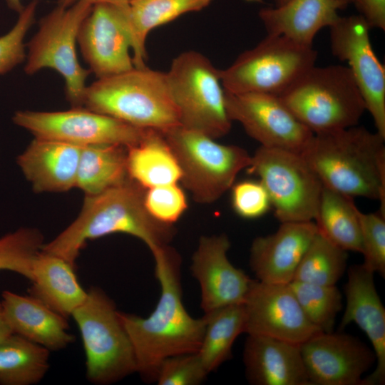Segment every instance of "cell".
I'll list each match as a JSON object with an SVG mask.
<instances>
[{"instance_id":"cell-29","label":"cell","mask_w":385,"mask_h":385,"mask_svg":"<svg viewBox=\"0 0 385 385\" xmlns=\"http://www.w3.org/2000/svg\"><path fill=\"white\" fill-rule=\"evenodd\" d=\"M357 208L353 197L323 186L314 218L318 233L346 252L361 253Z\"/></svg>"},{"instance_id":"cell-27","label":"cell","mask_w":385,"mask_h":385,"mask_svg":"<svg viewBox=\"0 0 385 385\" xmlns=\"http://www.w3.org/2000/svg\"><path fill=\"white\" fill-rule=\"evenodd\" d=\"M212 0H129L128 19L133 40V61L145 67V41L150 31L189 12L207 7Z\"/></svg>"},{"instance_id":"cell-23","label":"cell","mask_w":385,"mask_h":385,"mask_svg":"<svg viewBox=\"0 0 385 385\" xmlns=\"http://www.w3.org/2000/svg\"><path fill=\"white\" fill-rule=\"evenodd\" d=\"M1 302L12 333L49 351L65 349L73 342L74 335L68 332L67 318L31 294L4 291Z\"/></svg>"},{"instance_id":"cell-2","label":"cell","mask_w":385,"mask_h":385,"mask_svg":"<svg viewBox=\"0 0 385 385\" xmlns=\"http://www.w3.org/2000/svg\"><path fill=\"white\" fill-rule=\"evenodd\" d=\"M145 189L130 178L93 195H86L80 213L41 250L58 255L73 265L87 241L114 233L142 240L153 251L169 244L175 234L173 225L155 219L144 204Z\"/></svg>"},{"instance_id":"cell-31","label":"cell","mask_w":385,"mask_h":385,"mask_svg":"<svg viewBox=\"0 0 385 385\" xmlns=\"http://www.w3.org/2000/svg\"><path fill=\"white\" fill-rule=\"evenodd\" d=\"M50 351L12 333L0 342V384L33 385L49 369Z\"/></svg>"},{"instance_id":"cell-11","label":"cell","mask_w":385,"mask_h":385,"mask_svg":"<svg viewBox=\"0 0 385 385\" xmlns=\"http://www.w3.org/2000/svg\"><path fill=\"white\" fill-rule=\"evenodd\" d=\"M247 170L259 177L280 222L314 220L323 184L301 153L260 146Z\"/></svg>"},{"instance_id":"cell-37","label":"cell","mask_w":385,"mask_h":385,"mask_svg":"<svg viewBox=\"0 0 385 385\" xmlns=\"http://www.w3.org/2000/svg\"><path fill=\"white\" fill-rule=\"evenodd\" d=\"M144 204L155 219L168 225L177 222L188 208L186 196L177 183L146 189Z\"/></svg>"},{"instance_id":"cell-38","label":"cell","mask_w":385,"mask_h":385,"mask_svg":"<svg viewBox=\"0 0 385 385\" xmlns=\"http://www.w3.org/2000/svg\"><path fill=\"white\" fill-rule=\"evenodd\" d=\"M209 373L197 353L180 354L165 359L158 370V385H198Z\"/></svg>"},{"instance_id":"cell-9","label":"cell","mask_w":385,"mask_h":385,"mask_svg":"<svg viewBox=\"0 0 385 385\" xmlns=\"http://www.w3.org/2000/svg\"><path fill=\"white\" fill-rule=\"evenodd\" d=\"M317 52L280 35H267L220 70L225 91L279 95L315 66Z\"/></svg>"},{"instance_id":"cell-43","label":"cell","mask_w":385,"mask_h":385,"mask_svg":"<svg viewBox=\"0 0 385 385\" xmlns=\"http://www.w3.org/2000/svg\"><path fill=\"white\" fill-rule=\"evenodd\" d=\"M8 7L19 14L24 8L22 0H5Z\"/></svg>"},{"instance_id":"cell-6","label":"cell","mask_w":385,"mask_h":385,"mask_svg":"<svg viewBox=\"0 0 385 385\" xmlns=\"http://www.w3.org/2000/svg\"><path fill=\"white\" fill-rule=\"evenodd\" d=\"M71 317L81 334L90 382L108 385L136 372L130 339L114 302L104 291L91 287Z\"/></svg>"},{"instance_id":"cell-34","label":"cell","mask_w":385,"mask_h":385,"mask_svg":"<svg viewBox=\"0 0 385 385\" xmlns=\"http://www.w3.org/2000/svg\"><path fill=\"white\" fill-rule=\"evenodd\" d=\"M43 244L42 234L34 228L22 227L0 237V271L31 281L34 261Z\"/></svg>"},{"instance_id":"cell-36","label":"cell","mask_w":385,"mask_h":385,"mask_svg":"<svg viewBox=\"0 0 385 385\" xmlns=\"http://www.w3.org/2000/svg\"><path fill=\"white\" fill-rule=\"evenodd\" d=\"M38 0H31L19 14L6 34L0 36V75L9 72L26 58L24 37L35 21Z\"/></svg>"},{"instance_id":"cell-15","label":"cell","mask_w":385,"mask_h":385,"mask_svg":"<svg viewBox=\"0 0 385 385\" xmlns=\"http://www.w3.org/2000/svg\"><path fill=\"white\" fill-rule=\"evenodd\" d=\"M77 43L91 73L97 78L133 69L129 50L133 46L128 6L108 3L93 5L82 22Z\"/></svg>"},{"instance_id":"cell-14","label":"cell","mask_w":385,"mask_h":385,"mask_svg":"<svg viewBox=\"0 0 385 385\" xmlns=\"http://www.w3.org/2000/svg\"><path fill=\"white\" fill-rule=\"evenodd\" d=\"M225 98L230 119L239 122L262 147L302 153L313 135L278 95L225 91Z\"/></svg>"},{"instance_id":"cell-41","label":"cell","mask_w":385,"mask_h":385,"mask_svg":"<svg viewBox=\"0 0 385 385\" xmlns=\"http://www.w3.org/2000/svg\"><path fill=\"white\" fill-rule=\"evenodd\" d=\"M77 2H86L94 5L100 3H108L122 6H128L129 0H57L58 6L68 7Z\"/></svg>"},{"instance_id":"cell-39","label":"cell","mask_w":385,"mask_h":385,"mask_svg":"<svg viewBox=\"0 0 385 385\" xmlns=\"http://www.w3.org/2000/svg\"><path fill=\"white\" fill-rule=\"evenodd\" d=\"M231 188L232 208L243 218L260 217L272 207L269 194L260 180H243Z\"/></svg>"},{"instance_id":"cell-35","label":"cell","mask_w":385,"mask_h":385,"mask_svg":"<svg viewBox=\"0 0 385 385\" xmlns=\"http://www.w3.org/2000/svg\"><path fill=\"white\" fill-rule=\"evenodd\" d=\"M361 239V264L366 270L385 276V217L380 212L364 213L357 208Z\"/></svg>"},{"instance_id":"cell-19","label":"cell","mask_w":385,"mask_h":385,"mask_svg":"<svg viewBox=\"0 0 385 385\" xmlns=\"http://www.w3.org/2000/svg\"><path fill=\"white\" fill-rule=\"evenodd\" d=\"M344 286L346 307L339 331L355 323L367 336L376 356L375 369L364 378L365 385H382L385 382V309L376 289L374 273L361 264L347 270Z\"/></svg>"},{"instance_id":"cell-7","label":"cell","mask_w":385,"mask_h":385,"mask_svg":"<svg viewBox=\"0 0 385 385\" xmlns=\"http://www.w3.org/2000/svg\"><path fill=\"white\" fill-rule=\"evenodd\" d=\"M180 125L213 139L227 135V113L220 70L203 54L188 51L176 56L166 72Z\"/></svg>"},{"instance_id":"cell-16","label":"cell","mask_w":385,"mask_h":385,"mask_svg":"<svg viewBox=\"0 0 385 385\" xmlns=\"http://www.w3.org/2000/svg\"><path fill=\"white\" fill-rule=\"evenodd\" d=\"M299 346L312 385H365L362 376L376 364L373 349L342 331L319 332Z\"/></svg>"},{"instance_id":"cell-10","label":"cell","mask_w":385,"mask_h":385,"mask_svg":"<svg viewBox=\"0 0 385 385\" xmlns=\"http://www.w3.org/2000/svg\"><path fill=\"white\" fill-rule=\"evenodd\" d=\"M92 6L86 2L57 6L41 19L38 31L27 44L25 73L33 75L46 68L58 72L64 79L66 97L72 108L83 107L91 73L80 64L76 45L80 26Z\"/></svg>"},{"instance_id":"cell-30","label":"cell","mask_w":385,"mask_h":385,"mask_svg":"<svg viewBox=\"0 0 385 385\" xmlns=\"http://www.w3.org/2000/svg\"><path fill=\"white\" fill-rule=\"evenodd\" d=\"M205 327L197 352L210 374L232 357V345L245 329L243 304L221 307L205 313Z\"/></svg>"},{"instance_id":"cell-18","label":"cell","mask_w":385,"mask_h":385,"mask_svg":"<svg viewBox=\"0 0 385 385\" xmlns=\"http://www.w3.org/2000/svg\"><path fill=\"white\" fill-rule=\"evenodd\" d=\"M230 242L225 234L202 236L192 257L191 274L201 290L205 313L217 308L243 304L252 279L227 257Z\"/></svg>"},{"instance_id":"cell-32","label":"cell","mask_w":385,"mask_h":385,"mask_svg":"<svg viewBox=\"0 0 385 385\" xmlns=\"http://www.w3.org/2000/svg\"><path fill=\"white\" fill-rule=\"evenodd\" d=\"M347 259L346 251L336 246L317 232L303 255L293 280L321 285H336L346 271Z\"/></svg>"},{"instance_id":"cell-22","label":"cell","mask_w":385,"mask_h":385,"mask_svg":"<svg viewBox=\"0 0 385 385\" xmlns=\"http://www.w3.org/2000/svg\"><path fill=\"white\" fill-rule=\"evenodd\" d=\"M82 146L34 138L17 164L36 192H61L76 187Z\"/></svg>"},{"instance_id":"cell-17","label":"cell","mask_w":385,"mask_h":385,"mask_svg":"<svg viewBox=\"0 0 385 385\" xmlns=\"http://www.w3.org/2000/svg\"><path fill=\"white\" fill-rule=\"evenodd\" d=\"M243 306L247 334L301 344L321 332L307 319L289 284L252 279Z\"/></svg>"},{"instance_id":"cell-8","label":"cell","mask_w":385,"mask_h":385,"mask_svg":"<svg viewBox=\"0 0 385 385\" xmlns=\"http://www.w3.org/2000/svg\"><path fill=\"white\" fill-rule=\"evenodd\" d=\"M182 171L180 181L195 201L211 203L247 169L251 156L239 146L223 145L197 131L177 125L162 132Z\"/></svg>"},{"instance_id":"cell-25","label":"cell","mask_w":385,"mask_h":385,"mask_svg":"<svg viewBox=\"0 0 385 385\" xmlns=\"http://www.w3.org/2000/svg\"><path fill=\"white\" fill-rule=\"evenodd\" d=\"M75 267L41 250L33 264L30 294L66 318L71 317L88 293L77 279Z\"/></svg>"},{"instance_id":"cell-44","label":"cell","mask_w":385,"mask_h":385,"mask_svg":"<svg viewBox=\"0 0 385 385\" xmlns=\"http://www.w3.org/2000/svg\"><path fill=\"white\" fill-rule=\"evenodd\" d=\"M287 1L288 0H274L276 6L282 5Z\"/></svg>"},{"instance_id":"cell-28","label":"cell","mask_w":385,"mask_h":385,"mask_svg":"<svg viewBox=\"0 0 385 385\" xmlns=\"http://www.w3.org/2000/svg\"><path fill=\"white\" fill-rule=\"evenodd\" d=\"M128 178L126 147L111 144L82 146L76 187L86 195L98 194Z\"/></svg>"},{"instance_id":"cell-20","label":"cell","mask_w":385,"mask_h":385,"mask_svg":"<svg viewBox=\"0 0 385 385\" xmlns=\"http://www.w3.org/2000/svg\"><path fill=\"white\" fill-rule=\"evenodd\" d=\"M317 233L314 221L285 222L275 232L256 237L250 247V266L257 280L289 284Z\"/></svg>"},{"instance_id":"cell-1","label":"cell","mask_w":385,"mask_h":385,"mask_svg":"<svg viewBox=\"0 0 385 385\" xmlns=\"http://www.w3.org/2000/svg\"><path fill=\"white\" fill-rule=\"evenodd\" d=\"M151 252L161 289L155 309L146 318L118 311L133 348L136 372L147 383L156 381L165 359L197 353L205 327L204 317H192L183 305L180 255L169 245Z\"/></svg>"},{"instance_id":"cell-21","label":"cell","mask_w":385,"mask_h":385,"mask_svg":"<svg viewBox=\"0 0 385 385\" xmlns=\"http://www.w3.org/2000/svg\"><path fill=\"white\" fill-rule=\"evenodd\" d=\"M299 345L270 337L247 334L243 362L248 382L254 385H312Z\"/></svg>"},{"instance_id":"cell-4","label":"cell","mask_w":385,"mask_h":385,"mask_svg":"<svg viewBox=\"0 0 385 385\" xmlns=\"http://www.w3.org/2000/svg\"><path fill=\"white\" fill-rule=\"evenodd\" d=\"M83 107L141 128L180 125L166 73L147 66L97 78L86 86Z\"/></svg>"},{"instance_id":"cell-42","label":"cell","mask_w":385,"mask_h":385,"mask_svg":"<svg viewBox=\"0 0 385 385\" xmlns=\"http://www.w3.org/2000/svg\"><path fill=\"white\" fill-rule=\"evenodd\" d=\"M11 334H12V331L6 321L0 301V342Z\"/></svg>"},{"instance_id":"cell-13","label":"cell","mask_w":385,"mask_h":385,"mask_svg":"<svg viewBox=\"0 0 385 385\" xmlns=\"http://www.w3.org/2000/svg\"><path fill=\"white\" fill-rule=\"evenodd\" d=\"M333 56L346 61L376 132L385 138V67L376 56L370 27L360 16L339 18L329 27Z\"/></svg>"},{"instance_id":"cell-40","label":"cell","mask_w":385,"mask_h":385,"mask_svg":"<svg viewBox=\"0 0 385 385\" xmlns=\"http://www.w3.org/2000/svg\"><path fill=\"white\" fill-rule=\"evenodd\" d=\"M371 29L385 30V0H351Z\"/></svg>"},{"instance_id":"cell-26","label":"cell","mask_w":385,"mask_h":385,"mask_svg":"<svg viewBox=\"0 0 385 385\" xmlns=\"http://www.w3.org/2000/svg\"><path fill=\"white\" fill-rule=\"evenodd\" d=\"M128 177L144 189L176 184L182 171L161 131L150 129L138 145L127 148Z\"/></svg>"},{"instance_id":"cell-33","label":"cell","mask_w":385,"mask_h":385,"mask_svg":"<svg viewBox=\"0 0 385 385\" xmlns=\"http://www.w3.org/2000/svg\"><path fill=\"white\" fill-rule=\"evenodd\" d=\"M289 285L309 322L321 332H333L336 317L343 306L338 287L295 280Z\"/></svg>"},{"instance_id":"cell-24","label":"cell","mask_w":385,"mask_h":385,"mask_svg":"<svg viewBox=\"0 0 385 385\" xmlns=\"http://www.w3.org/2000/svg\"><path fill=\"white\" fill-rule=\"evenodd\" d=\"M351 0H288L280 6L265 7L258 16L267 35H280L313 46L317 34L332 26Z\"/></svg>"},{"instance_id":"cell-12","label":"cell","mask_w":385,"mask_h":385,"mask_svg":"<svg viewBox=\"0 0 385 385\" xmlns=\"http://www.w3.org/2000/svg\"><path fill=\"white\" fill-rule=\"evenodd\" d=\"M12 119L35 138L79 146L111 144L130 148L140 143L150 130L83 107L53 112L19 111Z\"/></svg>"},{"instance_id":"cell-3","label":"cell","mask_w":385,"mask_h":385,"mask_svg":"<svg viewBox=\"0 0 385 385\" xmlns=\"http://www.w3.org/2000/svg\"><path fill=\"white\" fill-rule=\"evenodd\" d=\"M385 138L362 126L313 135L301 153L323 186L379 200L385 217Z\"/></svg>"},{"instance_id":"cell-5","label":"cell","mask_w":385,"mask_h":385,"mask_svg":"<svg viewBox=\"0 0 385 385\" xmlns=\"http://www.w3.org/2000/svg\"><path fill=\"white\" fill-rule=\"evenodd\" d=\"M313 133L357 125L366 106L348 66H314L278 95Z\"/></svg>"}]
</instances>
